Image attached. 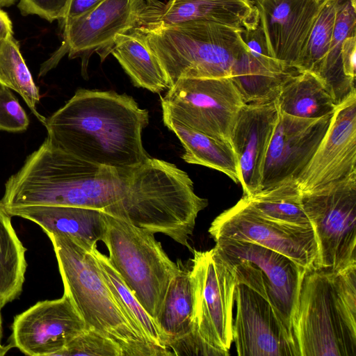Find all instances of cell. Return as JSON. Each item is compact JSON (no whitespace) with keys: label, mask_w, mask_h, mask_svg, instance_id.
I'll use <instances>...</instances> for the list:
<instances>
[{"label":"cell","mask_w":356,"mask_h":356,"mask_svg":"<svg viewBox=\"0 0 356 356\" xmlns=\"http://www.w3.org/2000/svg\"><path fill=\"white\" fill-rule=\"evenodd\" d=\"M90 252L95 258L109 289L144 336L152 343L173 355L166 347L165 338L159 325L127 287L120 275L111 264L108 257L100 252L97 245Z\"/></svg>","instance_id":"30"},{"label":"cell","mask_w":356,"mask_h":356,"mask_svg":"<svg viewBox=\"0 0 356 356\" xmlns=\"http://www.w3.org/2000/svg\"><path fill=\"white\" fill-rule=\"evenodd\" d=\"M148 111L115 91L79 89L44 125L47 138L80 159L115 168L133 167L149 156L142 132Z\"/></svg>","instance_id":"1"},{"label":"cell","mask_w":356,"mask_h":356,"mask_svg":"<svg viewBox=\"0 0 356 356\" xmlns=\"http://www.w3.org/2000/svg\"><path fill=\"white\" fill-rule=\"evenodd\" d=\"M356 264L312 268L301 284L292 334L298 356H356Z\"/></svg>","instance_id":"4"},{"label":"cell","mask_w":356,"mask_h":356,"mask_svg":"<svg viewBox=\"0 0 356 356\" xmlns=\"http://www.w3.org/2000/svg\"><path fill=\"white\" fill-rule=\"evenodd\" d=\"M0 85L17 92L32 113L44 124L46 118L37 111V104L40 99L39 90L13 35L0 42Z\"/></svg>","instance_id":"31"},{"label":"cell","mask_w":356,"mask_h":356,"mask_svg":"<svg viewBox=\"0 0 356 356\" xmlns=\"http://www.w3.org/2000/svg\"><path fill=\"white\" fill-rule=\"evenodd\" d=\"M12 348L13 346L10 343L6 346L0 344V356L5 355L8 352V350Z\"/></svg>","instance_id":"39"},{"label":"cell","mask_w":356,"mask_h":356,"mask_svg":"<svg viewBox=\"0 0 356 356\" xmlns=\"http://www.w3.org/2000/svg\"><path fill=\"white\" fill-rule=\"evenodd\" d=\"M338 0H324L312 28L296 69L317 75L329 51Z\"/></svg>","instance_id":"32"},{"label":"cell","mask_w":356,"mask_h":356,"mask_svg":"<svg viewBox=\"0 0 356 356\" xmlns=\"http://www.w3.org/2000/svg\"><path fill=\"white\" fill-rule=\"evenodd\" d=\"M178 262L179 271L170 282L157 323L173 355H206L193 333L190 269Z\"/></svg>","instance_id":"22"},{"label":"cell","mask_w":356,"mask_h":356,"mask_svg":"<svg viewBox=\"0 0 356 356\" xmlns=\"http://www.w3.org/2000/svg\"><path fill=\"white\" fill-rule=\"evenodd\" d=\"M163 6L157 0H104L85 14L62 23V54L86 57L96 52L103 61L118 34L158 16Z\"/></svg>","instance_id":"12"},{"label":"cell","mask_w":356,"mask_h":356,"mask_svg":"<svg viewBox=\"0 0 356 356\" xmlns=\"http://www.w3.org/2000/svg\"><path fill=\"white\" fill-rule=\"evenodd\" d=\"M156 20L163 26L204 20L242 31L254 29L259 23L258 10L250 0H169Z\"/></svg>","instance_id":"23"},{"label":"cell","mask_w":356,"mask_h":356,"mask_svg":"<svg viewBox=\"0 0 356 356\" xmlns=\"http://www.w3.org/2000/svg\"><path fill=\"white\" fill-rule=\"evenodd\" d=\"M142 24L118 34L107 55L117 59L135 86L159 93L170 88L169 82L140 29Z\"/></svg>","instance_id":"24"},{"label":"cell","mask_w":356,"mask_h":356,"mask_svg":"<svg viewBox=\"0 0 356 356\" xmlns=\"http://www.w3.org/2000/svg\"><path fill=\"white\" fill-rule=\"evenodd\" d=\"M193 253L190 277L194 335L206 356H227L232 343L234 275L215 248L194 249Z\"/></svg>","instance_id":"8"},{"label":"cell","mask_w":356,"mask_h":356,"mask_svg":"<svg viewBox=\"0 0 356 356\" xmlns=\"http://www.w3.org/2000/svg\"><path fill=\"white\" fill-rule=\"evenodd\" d=\"M245 197L254 209L268 220L291 228L312 229L302 208V191L296 179Z\"/></svg>","instance_id":"28"},{"label":"cell","mask_w":356,"mask_h":356,"mask_svg":"<svg viewBox=\"0 0 356 356\" xmlns=\"http://www.w3.org/2000/svg\"><path fill=\"white\" fill-rule=\"evenodd\" d=\"M52 243L67 293L85 322L119 344L124 356H169L152 343L113 296L90 251L70 236L47 234Z\"/></svg>","instance_id":"5"},{"label":"cell","mask_w":356,"mask_h":356,"mask_svg":"<svg viewBox=\"0 0 356 356\" xmlns=\"http://www.w3.org/2000/svg\"><path fill=\"white\" fill-rule=\"evenodd\" d=\"M275 100L282 112L306 119L333 114L337 106L324 81L309 71H300L290 76Z\"/></svg>","instance_id":"26"},{"label":"cell","mask_w":356,"mask_h":356,"mask_svg":"<svg viewBox=\"0 0 356 356\" xmlns=\"http://www.w3.org/2000/svg\"><path fill=\"white\" fill-rule=\"evenodd\" d=\"M87 330L70 296L39 301L17 314L10 343L31 356H58L67 344Z\"/></svg>","instance_id":"13"},{"label":"cell","mask_w":356,"mask_h":356,"mask_svg":"<svg viewBox=\"0 0 356 356\" xmlns=\"http://www.w3.org/2000/svg\"><path fill=\"white\" fill-rule=\"evenodd\" d=\"M209 233L214 241L252 243L286 256L306 270L315 268L318 246L313 229L291 228L268 220L244 195L213 220Z\"/></svg>","instance_id":"11"},{"label":"cell","mask_w":356,"mask_h":356,"mask_svg":"<svg viewBox=\"0 0 356 356\" xmlns=\"http://www.w3.org/2000/svg\"><path fill=\"white\" fill-rule=\"evenodd\" d=\"M105 218L102 241L108 250L109 261L157 323L179 262L169 258L154 234L106 213Z\"/></svg>","instance_id":"7"},{"label":"cell","mask_w":356,"mask_h":356,"mask_svg":"<svg viewBox=\"0 0 356 356\" xmlns=\"http://www.w3.org/2000/svg\"><path fill=\"white\" fill-rule=\"evenodd\" d=\"M215 242L220 254L247 260L263 271L269 302L293 336L292 322L306 270L286 256L252 243L230 239Z\"/></svg>","instance_id":"19"},{"label":"cell","mask_w":356,"mask_h":356,"mask_svg":"<svg viewBox=\"0 0 356 356\" xmlns=\"http://www.w3.org/2000/svg\"><path fill=\"white\" fill-rule=\"evenodd\" d=\"M29 124V118L11 90L0 85V130L21 132Z\"/></svg>","instance_id":"34"},{"label":"cell","mask_w":356,"mask_h":356,"mask_svg":"<svg viewBox=\"0 0 356 356\" xmlns=\"http://www.w3.org/2000/svg\"><path fill=\"white\" fill-rule=\"evenodd\" d=\"M157 18L143 24L140 29L170 88L183 78L231 77L248 54L242 30L204 20L163 26Z\"/></svg>","instance_id":"6"},{"label":"cell","mask_w":356,"mask_h":356,"mask_svg":"<svg viewBox=\"0 0 356 356\" xmlns=\"http://www.w3.org/2000/svg\"><path fill=\"white\" fill-rule=\"evenodd\" d=\"M16 0H0V8L8 7L15 3Z\"/></svg>","instance_id":"40"},{"label":"cell","mask_w":356,"mask_h":356,"mask_svg":"<svg viewBox=\"0 0 356 356\" xmlns=\"http://www.w3.org/2000/svg\"><path fill=\"white\" fill-rule=\"evenodd\" d=\"M103 1L104 0H70L62 23L85 14Z\"/></svg>","instance_id":"37"},{"label":"cell","mask_w":356,"mask_h":356,"mask_svg":"<svg viewBox=\"0 0 356 356\" xmlns=\"http://www.w3.org/2000/svg\"><path fill=\"white\" fill-rule=\"evenodd\" d=\"M318 1H323V0H318Z\"/></svg>","instance_id":"42"},{"label":"cell","mask_w":356,"mask_h":356,"mask_svg":"<svg viewBox=\"0 0 356 356\" xmlns=\"http://www.w3.org/2000/svg\"><path fill=\"white\" fill-rule=\"evenodd\" d=\"M118 171L121 198L104 212L152 234H163L191 249L188 241L195 220L208 201L195 194L188 174L150 156Z\"/></svg>","instance_id":"3"},{"label":"cell","mask_w":356,"mask_h":356,"mask_svg":"<svg viewBox=\"0 0 356 356\" xmlns=\"http://www.w3.org/2000/svg\"><path fill=\"white\" fill-rule=\"evenodd\" d=\"M323 1H254L259 13V24L272 57L296 69Z\"/></svg>","instance_id":"17"},{"label":"cell","mask_w":356,"mask_h":356,"mask_svg":"<svg viewBox=\"0 0 356 356\" xmlns=\"http://www.w3.org/2000/svg\"><path fill=\"white\" fill-rule=\"evenodd\" d=\"M124 356L118 343L93 330H86L72 339L58 356Z\"/></svg>","instance_id":"33"},{"label":"cell","mask_w":356,"mask_h":356,"mask_svg":"<svg viewBox=\"0 0 356 356\" xmlns=\"http://www.w3.org/2000/svg\"><path fill=\"white\" fill-rule=\"evenodd\" d=\"M278 113L275 99L244 104L234 118L229 142L237 158L239 183L245 196H250L261 190L265 157Z\"/></svg>","instance_id":"18"},{"label":"cell","mask_w":356,"mask_h":356,"mask_svg":"<svg viewBox=\"0 0 356 356\" xmlns=\"http://www.w3.org/2000/svg\"><path fill=\"white\" fill-rule=\"evenodd\" d=\"M234 302L232 342L238 356H298L292 334L268 300L240 284Z\"/></svg>","instance_id":"14"},{"label":"cell","mask_w":356,"mask_h":356,"mask_svg":"<svg viewBox=\"0 0 356 356\" xmlns=\"http://www.w3.org/2000/svg\"><path fill=\"white\" fill-rule=\"evenodd\" d=\"M5 209L11 216L23 218L38 225L46 234L70 236L89 251L102 241L106 230V213L100 209L46 205Z\"/></svg>","instance_id":"21"},{"label":"cell","mask_w":356,"mask_h":356,"mask_svg":"<svg viewBox=\"0 0 356 356\" xmlns=\"http://www.w3.org/2000/svg\"><path fill=\"white\" fill-rule=\"evenodd\" d=\"M118 171L80 159L47 138L10 177L0 200L5 209L68 206L105 211L120 200Z\"/></svg>","instance_id":"2"},{"label":"cell","mask_w":356,"mask_h":356,"mask_svg":"<svg viewBox=\"0 0 356 356\" xmlns=\"http://www.w3.org/2000/svg\"><path fill=\"white\" fill-rule=\"evenodd\" d=\"M163 122L180 140L184 149L181 158L185 162L216 170L239 183L238 161L229 142L195 131L165 113Z\"/></svg>","instance_id":"25"},{"label":"cell","mask_w":356,"mask_h":356,"mask_svg":"<svg viewBox=\"0 0 356 356\" xmlns=\"http://www.w3.org/2000/svg\"><path fill=\"white\" fill-rule=\"evenodd\" d=\"M1 338H2V323L0 314V344H1Z\"/></svg>","instance_id":"41"},{"label":"cell","mask_w":356,"mask_h":356,"mask_svg":"<svg viewBox=\"0 0 356 356\" xmlns=\"http://www.w3.org/2000/svg\"><path fill=\"white\" fill-rule=\"evenodd\" d=\"M241 35L248 53L231 79L245 104L276 99L284 82L300 71L270 55L259 24L254 29L243 30Z\"/></svg>","instance_id":"20"},{"label":"cell","mask_w":356,"mask_h":356,"mask_svg":"<svg viewBox=\"0 0 356 356\" xmlns=\"http://www.w3.org/2000/svg\"><path fill=\"white\" fill-rule=\"evenodd\" d=\"M333 114L306 119L279 109L265 157L261 190L290 179H296L325 136Z\"/></svg>","instance_id":"15"},{"label":"cell","mask_w":356,"mask_h":356,"mask_svg":"<svg viewBox=\"0 0 356 356\" xmlns=\"http://www.w3.org/2000/svg\"><path fill=\"white\" fill-rule=\"evenodd\" d=\"M356 0H338L332 40L317 74L326 84L337 104L356 92L354 81L343 72L341 47L348 37L356 35Z\"/></svg>","instance_id":"27"},{"label":"cell","mask_w":356,"mask_h":356,"mask_svg":"<svg viewBox=\"0 0 356 356\" xmlns=\"http://www.w3.org/2000/svg\"><path fill=\"white\" fill-rule=\"evenodd\" d=\"M11 217L0 202V309L20 295L27 267L26 249L12 225Z\"/></svg>","instance_id":"29"},{"label":"cell","mask_w":356,"mask_h":356,"mask_svg":"<svg viewBox=\"0 0 356 356\" xmlns=\"http://www.w3.org/2000/svg\"><path fill=\"white\" fill-rule=\"evenodd\" d=\"M244 104L231 77L180 79L161 97L163 113L225 142Z\"/></svg>","instance_id":"10"},{"label":"cell","mask_w":356,"mask_h":356,"mask_svg":"<svg viewBox=\"0 0 356 356\" xmlns=\"http://www.w3.org/2000/svg\"><path fill=\"white\" fill-rule=\"evenodd\" d=\"M12 35V22L7 13L0 9V42Z\"/></svg>","instance_id":"38"},{"label":"cell","mask_w":356,"mask_h":356,"mask_svg":"<svg viewBox=\"0 0 356 356\" xmlns=\"http://www.w3.org/2000/svg\"><path fill=\"white\" fill-rule=\"evenodd\" d=\"M341 61L344 75L355 81L356 35L348 37L341 47Z\"/></svg>","instance_id":"36"},{"label":"cell","mask_w":356,"mask_h":356,"mask_svg":"<svg viewBox=\"0 0 356 356\" xmlns=\"http://www.w3.org/2000/svg\"><path fill=\"white\" fill-rule=\"evenodd\" d=\"M356 172V92L337 104L314 156L296 178L310 191Z\"/></svg>","instance_id":"16"},{"label":"cell","mask_w":356,"mask_h":356,"mask_svg":"<svg viewBox=\"0 0 356 356\" xmlns=\"http://www.w3.org/2000/svg\"><path fill=\"white\" fill-rule=\"evenodd\" d=\"M70 0H19L18 8L24 15H36L51 22L63 20Z\"/></svg>","instance_id":"35"},{"label":"cell","mask_w":356,"mask_h":356,"mask_svg":"<svg viewBox=\"0 0 356 356\" xmlns=\"http://www.w3.org/2000/svg\"><path fill=\"white\" fill-rule=\"evenodd\" d=\"M302 205L318 246L315 268L339 271L356 264V172L310 191Z\"/></svg>","instance_id":"9"}]
</instances>
